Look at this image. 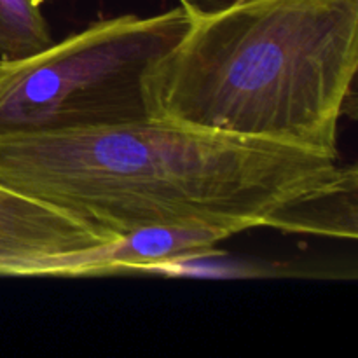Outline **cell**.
Here are the masks:
<instances>
[{"label": "cell", "instance_id": "obj_1", "mask_svg": "<svg viewBox=\"0 0 358 358\" xmlns=\"http://www.w3.org/2000/svg\"><path fill=\"white\" fill-rule=\"evenodd\" d=\"M161 119L0 138V184L107 236L157 226L357 238V168Z\"/></svg>", "mask_w": 358, "mask_h": 358}, {"label": "cell", "instance_id": "obj_2", "mask_svg": "<svg viewBox=\"0 0 358 358\" xmlns=\"http://www.w3.org/2000/svg\"><path fill=\"white\" fill-rule=\"evenodd\" d=\"M358 0H247L191 20L143 79L152 119L338 156Z\"/></svg>", "mask_w": 358, "mask_h": 358}, {"label": "cell", "instance_id": "obj_3", "mask_svg": "<svg viewBox=\"0 0 358 358\" xmlns=\"http://www.w3.org/2000/svg\"><path fill=\"white\" fill-rule=\"evenodd\" d=\"M191 27L180 6L101 20L45 51L0 59V138L150 119L143 79Z\"/></svg>", "mask_w": 358, "mask_h": 358}, {"label": "cell", "instance_id": "obj_4", "mask_svg": "<svg viewBox=\"0 0 358 358\" xmlns=\"http://www.w3.org/2000/svg\"><path fill=\"white\" fill-rule=\"evenodd\" d=\"M110 241L70 213L0 184V276H48L58 255Z\"/></svg>", "mask_w": 358, "mask_h": 358}, {"label": "cell", "instance_id": "obj_5", "mask_svg": "<svg viewBox=\"0 0 358 358\" xmlns=\"http://www.w3.org/2000/svg\"><path fill=\"white\" fill-rule=\"evenodd\" d=\"M233 233L210 226H157L119 236L101 247L58 255L48 276H87L133 269H163L210 255Z\"/></svg>", "mask_w": 358, "mask_h": 358}, {"label": "cell", "instance_id": "obj_6", "mask_svg": "<svg viewBox=\"0 0 358 358\" xmlns=\"http://www.w3.org/2000/svg\"><path fill=\"white\" fill-rule=\"evenodd\" d=\"M52 44L42 0H0V59H27Z\"/></svg>", "mask_w": 358, "mask_h": 358}, {"label": "cell", "instance_id": "obj_7", "mask_svg": "<svg viewBox=\"0 0 358 358\" xmlns=\"http://www.w3.org/2000/svg\"><path fill=\"white\" fill-rule=\"evenodd\" d=\"M241 2H247V0H178V6L187 13L191 20H199V17L220 13Z\"/></svg>", "mask_w": 358, "mask_h": 358}]
</instances>
